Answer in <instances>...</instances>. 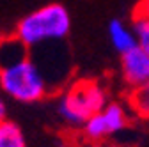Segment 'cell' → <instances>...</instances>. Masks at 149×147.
<instances>
[{"label":"cell","mask_w":149,"mask_h":147,"mask_svg":"<svg viewBox=\"0 0 149 147\" xmlns=\"http://www.w3.org/2000/svg\"><path fill=\"white\" fill-rule=\"evenodd\" d=\"M71 28V16L61 4H48L22 18L16 27V39L23 46L62 39Z\"/></svg>","instance_id":"6da1fadb"},{"label":"cell","mask_w":149,"mask_h":147,"mask_svg":"<svg viewBox=\"0 0 149 147\" xmlns=\"http://www.w3.org/2000/svg\"><path fill=\"white\" fill-rule=\"evenodd\" d=\"M107 94L94 80H78L68 87L59 99V114L69 124H85L107 106Z\"/></svg>","instance_id":"3957f363"},{"label":"cell","mask_w":149,"mask_h":147,"mask_svg":"<svg viewBox=\"0 0 149 147\" xmlns=\"http://www.w3.org/2000/svg\"><path fill=\"white\" fill-rule=\"evenodd\" d=\"M126 122H128L126 110L117 103H108L101 112L92 115L84 124V135L91 142L101 144V140H105L107 137H112L124 130Z\"/></svg>","instance_id":"277c9868"},{"label":"cell","mask_w":149,"mask_h":147,"mask_svg":"<svg viewBox=\"0 0 149 147\" xmlns=\"http://www.w3.org/2000/svg\"><path fill=\"white\" fill-rule=\"evenodd\" d=\"M121 67L123 76L130 87H137L149 82V53H146L142 48H133L121 55Z\"/></svg>","instance_id":"5b68a950"},{"label":"cell","mask_w":149,"mask_h":147,"mask_svg":"<svg viewBox=\"0 0 149 147\" xmlns=\"http://www.w3.org/2000/svg\"><path fill=\"white\" fill-rule=\"evenodd\" d=\"M94 147H117V145H114V144H96Z\"/></svg>","instance_id":"7c38bea8"},{"label":"cell","mask_w":149,"mask_h":147,"mask_svg":"<svg viewBox=\"0 0 149 147\" xmlns=\"http://www.w3.org/2000/svg\"><path fill=\"white\" fill-rule=\"evenodd\" d=\"M0 147H27L20 126L13 121H0Z\"/></svg>","instance_id":"ba28073f"},{"label":"cell","mask_w":149,"mask_h":147,"mask_svg":"<svg viewBox=\"0 0 149 147\" xmlns=\"http://www.w3.org/2000/svg\"><path fill=\"white\" fill-rule=\"evenodd\" d=\"M133 20H149V0H140L135 6Z\"/></svg>","instance_id":"30bf717a"},{"label":"cell","mask_w":149,"mask_h":147,"mask_svg":"<svg viewBox=\"0 0 149 147\" xmlns=\"http://www.w3.org/2000/svg\"><path fill=\"white\" fill-rule=\"evenodd\" d=\"M0 115H2V121H6V103H0Z\"/></svg>","instance_id":"8fae6325"},{"label":"cell","mask_w":149,"mask_h":147,"mask_svg":"<svg viewBox=\"0 0 149 147\" xmlns=\"http://www.w3.org/2000/svg\"><path fill=\"white\" fill-rule=\"evenodd\" d=\"M126 101H128L130 110L139 119L149 121V82L137 85V87H132L126 96Z\"/></svg>","instance_id":"52a82bcc"},{"label":"cell","mask_w":149,"mask_h":147,"mask_svg":"<svg viewBox=\"0 0 149 147\" xmlns=\"http://www.w3.org/2000/svg\"><path fill=\"white\" fill-rule=\"evenodd\" d=\"M108 37H110V43L114 44V48L124 55L128 51H132L133 48L139 46L137 43V35L133 30H130L123 21L119 20H112L110 25H108Z\"/></svg>","instance_id":"8992f818"},{"label":"cell","mask_w":149,"mask_h":147,"mask_svg":"<svg viewBox=\"0 0 149 147\" xmlns=\"http://www.w3.org/2000/svg\"><path fill=\"white\" fill-rule=\"evenodd\" d=\"M0 85L9 98L20 103H36L48 92L43 73L27 55L2 66Z\"/></svg>","instance_id":"7a4b0ae2"},{"label":"cell","mask_w":149,"mask_h":147,"mask_svg":"<svg viewBox=\"0 0 149 147\" xmlns=\"http://www.w3.org/2000/svg\"><path fill=\"white\" fill-rule=\"evenodd\" d=\"M133 32L137 35L139 48L149 53V20H133Z\"/></svg>","instance_id":"9c48e42d"}]
</instances>
